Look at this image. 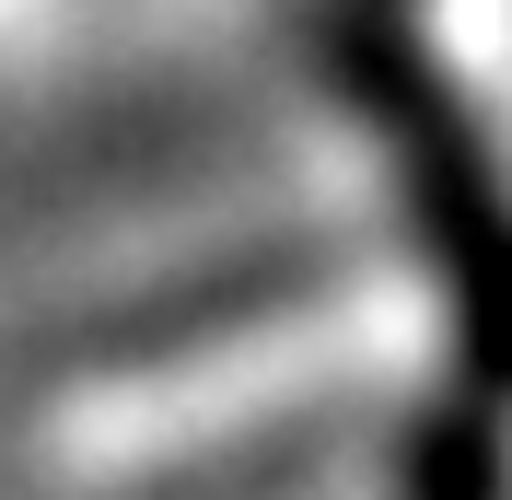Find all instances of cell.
<instances>
[{
    "mask_svg": "<svg viewBox=\"0 0 512 500\" xmlns=\"http://www.w3.org/2000/svg\"><path fill=\"white\" fill-rule=\"evenodd\" d=\"M396 500H512V431L501 407L454 384L443 407H419V431L396 442Z\"/></svg>",
    "mask_w": 512,
    "mask_h": 500,
    "instance_id": "2",
    "label": "cell"
},
{
    "mask_svg": "<svg viewBox=\"0 0 512 500\" xmlns=\"http://www.w3.org/2000/svg\"><path fill=\"white\" fill-rule=\"evenodd\" d=\"M338 82L384 117V140L408 152V210L431 233V268H443L454 303V384L489 407H512V210L489 187V152L466 140V117L443 105V82L419 70V47L350 24L338 35Z\"/></svg>",
    "mask_w": 512,
    "mask_h": 500,
    "instance_id": "1",
    "label": "cell"
}]
</instances>
